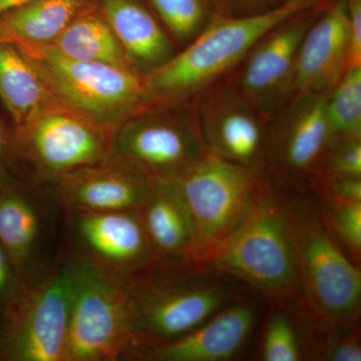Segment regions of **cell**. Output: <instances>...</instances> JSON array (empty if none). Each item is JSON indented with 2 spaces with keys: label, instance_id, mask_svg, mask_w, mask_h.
Here are the masks:
<instances>
[{
  "label": "cell",
  "instance_id": "5b68a950",
  "mask_svg": "<svg viewBox=\"0 0 361 361\" xmlns=\"http://www.w3.org/2000/svg\"><path fill=\"white\" fill-rule=\"evenodd\" d=\"M54 101L111 132L142 106V77L130 68L61 56L47 45H16Z\"/></svg>",
  "mask_w": 361,
  "mask_h": 361
},
{
  "label": "cell",
  "instance_id": "d590c367",
  "mask_svg": "<svg viewBox=\"0 0 361 361\" xmlns=\"http://www.w3.org/2000/svg\"><path fill=\"white\" fill-rule=\"evenodd\" d=\"M4 175H0V183H1V178H2V176H4Z\"/></svg>",
  "mask_w": 361,
  "mask_h": 361
},
{
  "label": "cell",
  "instance_id": "ffe728a7",
  "mask_svg": "<svg viewBox=\"0 0 361 361\" xmlns=\"http://www.w3.org/2000/svg\"><path fill=\"white\" fill-rule=\"evenodd\" d=\"M140 213L157 257L184 260L193 240L194 222L175 180L153 179L151 194Z\"/></svg>",
  "mask_w": 361,
  "mask_h": 361
},
{
  "label": "cell",
  "instance_id": "d6986e66",
  "mask_svg": "<svg viewBox=\"0 0 361 361\" xmlns=\"http://www.w3.org/2000/svg\"><path fill=\"white\" fill-rule=\"evenodd\" d=\"M135 73L144 77L178 52L177 45L139 0H96Z\"/></svg>",
  "mask_w": 361,
  "mask_h": 361
},
{
  "label": "cell",
  "instance_id": "8d00e7d4",
  "mask_svg": "<svg viewBox=\"0 0 361 361\" xmlns=\"http://www.w3.org/2000/svg\"><path fill=\"white\" fill-rule=\"evenodd\" d=\"M311 1L316 2L317 0H311Z\"/></svg>",
  "mask_w": 361,
  "mask_h": 361
},
{
  "label": "cell",
  "instance_id": "3957f363",
  "mask_svg": "<svg viewBox=\"0 0 361 361\" xmlns=\"http://www.w3.org/2000/svg\"><path fill=\"white\" fill-rule=\"evenodd\" d=\"M314 4L311 0H286L251 16H217L167 63L142 77V106L194 104L241 65L266 33Z\"/></svg>",
  "mask_w": 361,
  "mask_h": 361
},
{
  "label": "cell",
  "instance_id": "7c38bea8",
  "mask_svg": "<svg viewBox=\"0 0 361 361\" xmlns=\"http://www.w3.org/2000/svg\"><path fill=\"white\" fill-rule=\"evenodd\" d=\"M207 149L268 179L271 122L234 82L217 85L195 102Z\"/></svg>",
  "mask_w": 361,
  "mask_h": 361
},
{
  "label": "cell",
  "instance_id": "cb8c5ba5",
  "mask_svg": "<svg viewBox=\"0 0 361 361\" xmlns=\"http://www.w3.org/2000/svg\"><path fill=\"white\" fill-rule=\"evenodd\" d=\"M171 39L180 47L221 16L216 0H148Z\"/></svg>",
  "mask_w": 361,
  "mask_h": 361
},
{
  "label": "cell",
  "instance_id": "d4e9b609",
  "mask_svg": "<svg viewBox=\"0 0 361 361\" xmlns=\"http://www.w3.org/2000/svg\"><path fill=\"white\" fill-rule=\"evenodd\" d=\"M326 114L331 139L361 137V66L348 68L329 90Z\"/></svg>",
  "mask_w": 361,
  "mask_h": 361
},
{
  "label": "cell",
  "instance_id": "e0dca14e",
  "mask_svg": "<svg viewBox=\"0 0 361 361\" xmlns=\"http://www.w3.org/2000/svg\"><path fill=\"white\" fill-rule=\"evenodd\" d=\"M349 30L345 0H336L304 35L297 54L292 97L325 94L348 68Z\"/></svg>",
  "mask_w": 361,
  "mask_h": 361
},
{
  "label": "cell",
  "instance_id": "7402d4cb",
  "mask_svg": "<svg viewBox=\"0 0 361 361\" xmlns=\"http://www.w3.org/2000/svg\"><path fill=\"white\" fill-rule=\"evenodd\" d=\"M47 47L65 58L97 61L134 71L96 0L85 6Z\"/></svg>",
  "mask_w": 361,
  "mask_h": 361
},
{
  "label": "cell",
  "instance_id": "83f0119b",
  "mask_svg": "<svg viewBox=\"0 0 361 361\" xmlns=\"http://www.w3.org/2000/svg\"><path fill=\"white\" fill-rule=\"evenodd\" d=\"M302 351L290 315L276 306L266 323L261 357L265 361H298L303 358Z\"/></svg>",
  "mask_w": 361,
  "mask_h": 361
},
{
  "label": "cell",
  "instance_id": "2e32d148",
  "mask_svg": "<svg viewBox=\"0 0 361 361\" xmlns=\"http://www.w3.org/2000/svg\"><path fill=\"white\" fill-rule=\"evenodd\" d=\"M152 183L139 169L111 157L49 184L66 209L132 211L141 210L148 201Z\"/></svg>",
  "mask_w": 361,
  "mask_h": 361
},
{
  "label": "cell",
  "instance_id": "52a82bcc",
  "mask_svg": "<svg viewBox=\"0 0 361 361\" xmlns=\"http://www.w3.org/2000/svg\"><path fill=\"white\" fill-rule=\"evenodd\" d=\"M68 252L73 301L63 361L141 360L130 331L123 278Z\"/></svg>",
  "mask_w": 361,
  "mask_h": 361
},
{
  "label": "cell",
  "instance_id": "8fae6325",
  "mask_svg": "<svg viewBox=\"0 0 361 361\" xmlns=\"http://www.w3.org/2000/svg\"><path fill=\"white\" fill-rule=\"evenodd\" d=\"M73 301L68 248L49 276L6 311L0 360L63 361Z\"/></svg>",
  "mask_w": 361,
  "mask_h": 361
},
{
  "label": "cell",
  "instance_id": "9a60e30c",
  "mask_svg": "<svg viewBox=\"0 0 361 361\" xmlns=\"http://www.w3.org/2000/svg\"><path fill=\"white\" fill-rule=\"evenodd\" d=\"M318 13L310 7L266 33L247 54L233 80L243 96L271 118L290 101L299 47Z\"/></svg>",
  "mask_w": 361,
  "mask_h": 361
},
{
  "label": "cell",
  "instance_id": "6da1fadb",
  "mask_svg": "<svg viewBox=\"0 0 361 361\" xmlns=\"http://www.w3.org/2000/svg\"><path fill=\"white\" fill-rule=\"evenodd\" d=\"M279 185L295 253L300 308L318 334L357 327L361 272L330 234L308 187Z\"/></svg>",
  "mask_w": 361,
  "mask_h": 361
},
{
  "label": "cell",
  "instance_id": "e575fe53",
  "mask_svg": "<svg viewBox=\"0 0 361 361\" xmlns=\"http://www.w3.org/2000/svg\"><path fill=\"white\" fill-rule=\"evenodd\" d=\"M6 324V311L0 306V341L4 337V330Z\"/></svg>",
  "mask_w": 361,
  "mask_h": 361
},
{
  "label": "cell",
  "instance_id": "5bb4252c",
  "mask_svg": "<svg viewBox=\"0 0 361 361\" xmlns=\"http://www.w3.org/2000/svg\"><path fill=\"white\" fill-rule=\"evenodd\" d=\"M327 94L291 97L271 122L268 179L286 187H308L330 140Z\"/></svg>",
  "mask_w": 361,
  "mask_h": 361
},
{
  "label": "cell",
  "instance_id": "7a4b0ae2",
  "mask_svg": "<svg viewBox=\"0 0 361 361\" xmlns=\"http://www.w3.org/2000/svg\"><path fill=\"white\" fill-rule=\"evenodd\" d=\"M223 273L158 258L123 278L130 331L146 351L185 336L235 298Z\"/></svg>",
  "mask_w": 361,
  "mask_h": 361
},
{
  "label": "cell",
  "instance_id": "1f68e13d",
  "mask_svg": "<svg viewBox=\"0 0 361 361\" xmlns=\"http://www.w3.org/2000/svg\"><path fill=\"white\" fill-rule=\"evenodd\" d=\"M286 0H216L221 16H246L269 11Z\"/></svg>",
  "mask_w": 361,
  "mask_h": 361
},
{
  "label": "cell",
  "instance_id": "f1b7e54d",
  "mask_svg": "<svg viewBox=\"0 0 361 361\" xmlns=\"http://www.w3.org/2000/svg\"><path fill=\"white\" fill-rule=\"evenodd\" d=\"M322 338L313 341L312 355L316 360L326 361H360L361 345L357 327L320 334Z\"/></svg>",
  "mask_w": 361,
  "mask_h": 361
},
{
  "label": "cell",
  "instance_id": "f546056e",
  "mask_svg": "<svg viewBox=\"0 0 361 361\" xmlns=\"http://www.w3.org/2000/svg\"><path fill=\"white\" fill-rule=\"evenodd\" d=\"M26 288L13 261L0 243V306L7 311L25 296Z\"/></svg>",
  "mask_w": 361,
  "mask_h": 361
},
{
  "label": "cell",
  "instance_id": "277c9868",
  "mask_svg": "<svg viewBox=\"0 0 361 361\" xmlns=\"http://www.w3.org/2000/svg\"><path fill=\"white\" fill-rule=\"evenodd\" d=\"M198 266L241 280L276 302L300 306L295 253L277 183L265 180L244 219Z\"/></svg>",
  "mask_w": 361,
  "mask_h": 361
},
{
  "label": "cell",
  "instance_id": "4316f807",
  "mask_svg": "<svg viewBox=\"0 0 361 361\" xmlns=\"http://www.w3.org/2000/svg\"><path fill=\"white\" fill-rule=\"evenodd\" d=\"M351 178H361V137L330 140L310 184Z\"/></svg>",
  "mask_w": 361,
  "mask_h": 361
},
{
  "label": "cell",
  "instance_id": "4fadbf2b",
  "mask_svg": "<svg viewBox=\"0 0 361 361\" xmlns=\"http://www.w3.org/2000/svg\"><path fill=\"white\" fill-rule=\"evenodd\" d=\"M66 211L68 250L114 274L129 277L159 258L149 244L140 210Z\"/></svg>",
  "mask_w": 361,
  "mask_h": 361
},
{
  "label": "cell",
  "instance_id": "4dcf8cb0",
  "mask_svg": "<svg viewBox=\"0 0 361 361\" xmlns=\"http://www.w3.org/2000/svg\"><path fill=\"white\" fill-rule=\"evenodd\" d=\"M345 4L349 30L348 68H355L361 66V0H345Z\"/></svg>",
  "mask_w": 361,
  "mask_h": 361
},
{
  "label": "cell",
  "instance_id": "44dd1931",
  "mask_svg": "<svg viewBox=\"0 0 361 361\" xmlns=\"http://www.w3.org/2000/svg\"><path fill=\"white\" fill-rule=\"evenodd\" d=\"M92 0H30L0 14V42L49 45Z\"/></svg>",
  "mask_w": 361,
  "mask_h": 361
},
{
  "label": "cell",
  "instance_id": "30bf717a",
  "mask_svg": "<svg viewBox=\"0 0 361 361\" xmlns=\"http://www.w3.org/2000/svg\"><path fill=\"white\" fill-rule=\"evenodd\" d=\"M266 180L210 151L174 180L193 217L194 237L186 262L200 264L240 224Z\"/></svg>",
  "mask_w": 361,
  "mask_h": 361
},
{
  "label": "cell",
  "instance_id": "ac0fdd59",
  "mask_svg": "<svg viewBox=\"0 0 361 361\" xmlns=\"http://www.w3.org/2000/svg\"><path fill=\"white\" fill-rule=\"evenodd\" d=\"M258 311L246 299L233 298L205 322L175 341L146 351L153 361H224L245 345L257 322Z\"/></svg>",
  "mask_w": 361,
  "mask_h": 361
},
{
  "label": "cell",
  "instance_id": "ba28073f",
  "mask_svg": "<svg viewBox=\"0 0 361 361\" xmlns=\"http://www.w3.org/2000/svg\"><path fill=\"white\" fill-rule=\"evenodd\" d=\"M111 157L174 180L208 153L195 104L140 106L111 132Z\"/></svg>",
  "mask_w": 361,
  "mask_h": 361
},
{
  "label": "cell",
  "instance_id": "d6a6232c",
  "mask_svg": "<svg viewBox=\"0 0 361 361\" xmlns=\"http://www.w3.org/2000/svg\"><path fill=\"white\" fill-rule=\"evenodd\" d=\"M13 161H16L13 130H9L0 116V175L6 174V168Z\"/></svg>",
  "mask_w": 361,
  "mask_h": 361
},
{
  "label": "cell",
  "instance_id": "484cf974",
  "mask_svg": "<svg viewBox=\"0 0 361 361\" xmlns=\"http://www.w3.org/2000/svg\"><path fill=\"white\" fill-rule=\"evenodd\" d=\"M318 203L330 234L349 258L360 266L361 201H326L318 199Z\"/></svg>",
  "mask_w": 361,
  "mask_h": 361
},
{
  "label": "cell",
  "instance_id": "836d02e7",
  "mask_svg": "<svg viewBox=\"0 0 361 361\" xmlns=\"http://www.w3.org/2000/svg\"><path fill=\"white\" fill-rule=\"evenodd\" d=\"M28 1L30 0H0V14Z\"/></svg>",
  "mask_w": 361,
  "mask_h": 361
},
{
  "label": "cell",
  "instance_id": "9c48e42d",
  "mask_svg": "<svg viewBox=\"0 0 361 361\" xmlns=\"http://www.w3.org/2000/svg\"><path fill=\"white\" fill-rule=\"evenodd\" d=\"M13 130L16 161L32 182L49 184L111 158V133L54 99Z\"/></svg>",
  "mask_w": 361,
  "mask_h": 361
},
{
  "label": "cell",
  "instance_id": "603a6c76",
  "mask_svg": "<svg viewBox=\"0 0 361 361\" xmlns=\"http://www.w3.org/2000/svg\"><path fill=\"white\" fill-rule=\"evenodd\" d=\"M52 97L42 78L16 45L0 42V101L20 127Z\"/></svg>",
  "mask_w": 361,
  "mask_h": 361
},
{
  "label": "cell",
  "instance_id": "8992f818",
  "mask_svg": "<svg viewBox=\"0 0 361 361\" xmlns=\"http://www.w3.org/2000/svg\"><path fill=\"white\" fill-rule=\"evenodd\" d=\"M0 243L26 290L49 276L66 250V211L51 184L2 176Z\"/></svg>",
  "mask_w": 361,
  "mask_h": 361
}]
</instances>
